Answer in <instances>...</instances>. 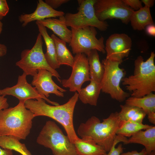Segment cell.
Returning <instances> with one entry per match:
<instances>
[{
  "label": "cell",
  "instance_id": "6da1fadb",
  "mask_svg": "<svg viewBox=\"0 0 155 155\" xmlns=\"http://www.w3.org/2000/svg\"><path fill=\"white\" fill-rule=\"evenodd\" d=\"M78 96V93L75 92L67 102L61 105H49L42 98L28 100L25 102V105L34 113L35 117L46 116L59 123L64 129L71 142L74 144L79 138L75 132L73 123V113Z\"/></svg>",
  "mask_w": 155,
  "mask_h": 155
},
{
  "label": "cell",
  "instance_id": "7a4b0ae2",
  "mask_svg": "<svg viewBox=\"0 0 155 155\" xmlns=\"http://www.w3.org/2000/svg\"><path fill=\"white\" fill-rule=\"evenodd\" d=\"M120 121L117 112L111 113L102 122L93 116L80 125L78 133L81 138L92 140L108 152L113 145Z\"/></svg>",
  "mask_w": 155,
  "mask_h": 155
},
{
  "label": "cell",
  "instance_id": "3957f363",
  "mask_svg": "<svg viewBox=\"0 0 155 155\" xmlns=\"http://www.w3.org/2000/svg\"><path fill=\"white\" fill-rule=\"evenodd\" d=\"M155 57L153 52L145 61L142 56H138L133 74L122 79V84L131 93V96L142 97L155 92Z\"/></svg>",
  "mask_w": 155,
  "mask_h": 155
},
{
  "label": "cell",
  "instance_id": "277c9868",
  "mask_svg": "<svg viewBox=\"0 0 155 155\" xmlns=\"http://www.w3.org/2000/svg\"><path fill=\"white\" fill-rule=\"evenodd\" d=\"M25 102L20 101L14 107L0 111V136H12L20 140L28 135L35 117Z\"/></svg>",
  "mask_w": 155,
  "mask_h": 155
},
{
  "label": "cell",
  "instance_id": "5b68a950",
  "mask_svg": "<svg viewBox=\"0 0 155 155\" xmlns=\"http://www.w3.org/2000/svg\"><path fill=\"white\" fill-rule=\"evenodd\" d=\"M36 142L50 149L53 155H79L74 144L53 121H47L38 136Z\"/></svg>",
  "mask_w": 155,
  "mask_h": 155
},
{
  "label": "cell",
  "instance_id": "8992f818",
  "mask_svg": "<svg viewBox=\"0 0 155 155\" xmlns=\"http://www.w3.org/2000/svg\"><path fill=\"white\" fill-rule=\"evenodd\" d=\"M43 44L42 36L39 33L34 46L30 49H25L22 51L21 59L16 63V65L27 75L33 76L39 70H46L51 73L61 82L58 72L52 68L46 61L43 51Z\"/></svg>",
  "mask_w": 155,
  "mask_h": 155
},
{
  "label": "cell",
  "instance_id": "52a82bcc",
  "mask_svg": "<svg viewBox=\"0 0 155 155\" xmlns=\"http://www.w3.org/2000/svg\"><path fill=\"white\" fill-rule=\"evenodd\" d=\"M101 63L104 69V72L100 83L101 90L119 102L125 101L129 97V94L124 91L120 86L121 82L125 73L124 69L119 67L121 62L112 61L106 58L102 60Z\"/></svg>",
  "mask_w": 155,
  "mask_h": 155
},
{
  "label": "cell",
  "instance_id": "ba28073f",
  "mask_svg": "<svg viewBox=\"0 0 155 155\" xmlns=\"http://www.w3.org/2000/svg\"><path fill=\"white\" fill-rule=\"evenodd\" d=\"M96 0H78V12L67 13L64 17L67 26L74 28L88 26L96 28L101 31H106L108 25L105 21H100L96 17L94 8Z\"/></svg>",
  "mask_w": 155,
  "mask_h": 155
},
{
  "label": "cell",
  "instance_id": "9c48e42d",
  "mask_svg": "<svg viewBox=\"0 0 155 155\" xmlns=\"http://www.w3.org/2000/svg\"><path fill=\"white\" fill-rule=\"evenodd\" d=\"M72 37L69 46L73 54L84 53L86 56L93 50L104 54L106 53L104 38L96 37L97 32L95 28L88 26L84 28H71Z\"/></svg>",
  "mask_w": 155,
  "mask_h": 155
},
{
  "label": "cell",
  "instance_id": "30bf717a",
  "mask_svg": "<svg viewBox=\"0 0 155 155\" xmlns=\"http://www.w3.org/2000/svg\"><path fill=\"white\" fill-rule=\"evenodd\" d=\"M96 15L100 21L107 19H119L127 24L134 11L123 0H96L94 4Z\"/></svg>",
  "mask_w": 155,
  "mask_h": 155
},
{
  "label": "cell",
  "instance_id": "8fae6325",
  "mask_svg": "<svg viewBox=\"0 0 155 155\" xmlns=\"http://www.w3.org/2000/svg\"><path fill=\"white\" fill-rule=\"evenodd\" d=\"M72 71L69 77L61 80L62 86L68 88L70 91L78 92L83 84L90 81L88 61L84 53L75 54L72 66Z\"/></svg>",
  "mask_w": 155,
  "mask_h": 155
},
{
  "label": "cell",
  "instance_id": "7c38bea8",
  "mask_svg": "<svg viewBox=\"0 0 155 155\" xmlns=\"http://www.w3.org/2000/svg\"><path fill=\"white\" fill-rule=\"evenodd\" d=\"M27 75L24 73L18 77L17 83L11 87L0 90V95H11L18 98L19 101L25 102L29 99L36 100L42 98L53 105L59 104L51 100L46 97L40 94L36 88L29 83L26 79Z\"/></svg>",
  "mask_w": 155,
  "mask_h": 155
},
{
  "label": "cell",
  "instance_id": "4fadbf2b",
  "mask_svg": "<svg viewBox=\"0 0 155 155\" xmlns=\"http://www.w3.org/2000/svg\"><path fill=\"white\" fill-rule=\"evenodd\" d=\"M132 45L131 38L125 33H114L107 39L105 45L106 58L122 62L129 56Z\"/></svg>",
  "mask_w": 155,
  "mask_h": 155
},
{
  "label": "cell",
  "instance_id": "5bb4252c",
  "mask_svg": "<svg viewBox=\"0 0 155 155\" xmlns=\"http://www.w3.org/2000/svg\"><path fill=\"white\" fill-rule=\"evenodd\" d=\"M53 74L48 71L39 69L33 76L31 84L34 86L40 94L47 98L51 94L63 97V92L67 90L59 86L53 81Z\"/></svg>",
  "mask_w": 155,
  "mask_h": 155
},
{
  "label": "cell",
  "instance_id": "9a60e30c",
  "mask_svg": "<svg viewBox=\"0 0 155 155\" xmlns=\"http://www.w3.org/2000/svg\"><path fill=\"white\" fill-rule=\"evenodd\" d=\"M65 13L61 11H57L51 7L45 1L39 0L35 11L30 14H23L18 17L22 26L25 27L29 23L34 21H39L44 19L60 17L64 16Z\"/></svg>",
  "mask_w": 155,
  "mask_h": 155
},
{
  "label": "cell",
  "instance_id": "2e32d148",
  "mask_svg": "<svg viewBox=\"0 0 155 155\" xmlns=\"http://www.w3.org/2000/svg\"><path fill=\"white\" fill-rule=\"evenodd\" d=\"M36 22L52 30L59 38L69 43L72 37V32L67 26L64 16L59 19L49 18Z\"/></svg>",
  "mask_w": 155,
  "mask_h": 155
},
{
  "label": "cell",
  "instance_id": "e0dca14e",
  "mask_svg": "<svg viewBox=\"0 0 155 155\" xmlns=\"http://www.w3.org/2000/svg\"><path fill=\"white\" fill-rule=\"evenodd\" d=\"M137 144L144 146L148 155L155 151V126H151L145 131L140 130L127 139L125 144Z\"/></svg>",
  "mask_w": 155,
  "mask_h": 155
},
{
  "label": "cell",
  "instance_id": "ac0fdd59",
  "mask_svg": "<svg viewBox=\"0 0 155 155\" xmlns=\"http://www.w3.org/2000/svg\"><path fill=\"white\" fill-rule=\"evenodd\" d=\"M36 23L46 44V52L44 56L47 62L53 69L56 70L59 68L60 65L57 60L55 46L53 39L49 35L46 27L37 22Z\"/></svg>",
  "mask_w": 155,
  "mask_h": 155
},
{
  "label": "cell",
  "instance_id": "d6986e66",
  "mask_svg": "<svg viewBox=\"0 0 155 155\" xmlns=\"http://www.w3.org/2000/svg\"><path fill=\"white\" fill-rule=\"evenodd\" d=\"M90 84L86 87L81 88L78 92V97L84 104L96 106L101 91L100 83L90 78Z\"/></svg>",
  "mask_w": 155,
  "mask_h": 155
},
{
  "label": "cell",
  "instance_id": "ffe728a7",
  "mask_svg": "<svg viewBox=\"0 0 155 155\" xmlns=\"http://www.w3.org/2000/svg\"><path fill=\"white\" fill-rule=\"evenodd\" d=\"M51 37L54 41L55 48L56 57L59 65H65L71 67L74 61V57L68 49L66 42L54 34Z\"/></svg>",
  "mask_w": 155,
  "mask_h": 155
},
{
  "label": "cell",
  "instance_id": "44dd1931",
  "mask_svg": "<svg viewBox=\"0 0 155 155\" xmlns=\"http://www.w3.org/2000/svg\"><path fill=\"white\" fill-rule=\"evenodd\" d=\"M129 22L135 30H142L149 25L153 24L150 8L146 6L134 11L131 15Z\"/></svg>",
  "mask_w": 155,
  "mask_h": 155
},
{
  "label": "cell",
  "instance_id": "7402d4cb",
  "mask_svg": "<svg viewBox=\"0 0 155 155\" xmlns=\"http://www.w3.org/2000/svg\"><path fill=\"white\" fill-rule=\"evenodd\" d=\"M79 155H105L106 151L92 140L79 138L74 143Z\"/></svg>",
  "mask_w": 155,
  "mask_h": 155
},
{
  "label": "cell",
  "instance_id": "603a6c76",
  "mask_svg": "<svg viewBox=\"0 0 155 155\" xmlns=\"http://www.w3.org/2000/svg\"><path fill=\"white\" fill-rule=\"evenodd\" d=\"M87 56L90 78L100 83L104 74V69L100 61L98 51L92 50Z\"/></svg>",
  "mask_w": 155,
  "mask_h": 155
},
{
  "label": "cell",
  "instance_id": "cb8c5ba5",
  "mask_svg": "<svg viewBox=\"0 0 155 155\" xmlns=\"http://www.w3.org/2000/svg\"><path fill=\"white\" fill-rule=\"evenodd\" d=\"M125 104L140 108L147 115L155 112V94L152 92L140 98L131 96L125 100Z\"/></svg>",
  "mask_w": 155,
  "mask_h": 155
},
{
  "label": "cell",
  "instance_id": "d4e9b609",
  "mask_svg": "<svg viewBox=\"0 0 155 155\" xmlns=\"http://www.w3.org/2000/svg\"><path fill=\"white\" fill-rule=\"evenodd\" d=\"M120 111L118 115L120 121L130 120L142 123L146 114L141 109L126 104L120 105Z\"/></svg>",
  "mask_w": 155,
  "mask_h": 155
},
{
  "label": "cell",
  "instance_id": "484cf974",
  "mask_svg": "<svg viewBox=\"0 0 155 155\" xmlns=\"http://www.w3.org/2000/svg\"><path fill=\"white\" fill-rule=\"evenodd\" d=\"M151 126L130 120L121 121L116 133L117 135L129 137L138 131L145 130Z\"/></svg>",
  "mask_w": 155,
  "mask_h": 155
},
{
  "label": "cell",
  "instance_id": "4316f807",
  "mask_svg": "<svg viewBox=\"0 0 155 155\" xmlns=\"http://www.w3.org/2000/svg\"><path fill=\"white\" fill-rule=\"evenodd\" d=\"M127 139L126 137L117 135L113 146L108 153L105 155H120L123 151L122 145L120 144L117 148L115 147L116 145L119 142H123L125 144Z\"/></svg>",
  "mask_w": 155,
  "mask_h": 155
},
{
  "label": "cell",
  "instance_id": "83f0119b",
  "mask_svg": "<svg viewBox=\"0 0 155 155\" xmlns=\"http://www.w3.org/2000/svg\"><path fill=\"white\" fill-rule=\"evenodd\" d=\"M123 1L134 10H137L143 7L142 2L139 0H123Z\"/></svg>",
  "mask_w": 155,
  "mask_h": 155
},
{
  "label": "cell",
  "instance_id": "f1b7e54d",
  "mask_svg": "<svg viewBox=\"0 0 155 155\" xmlns=\"http://www.w3.org/2000/svg\"><path fill=\"white\" fill-rule=\"evenodd\" d=\"M69 1V0H45V2L52 8L55 9Z\"/></svg>",
  "mask_w": 155,
  "mask_h": 155
},
{
  "label": "cell",
  "instance_id": "f546056e",
  "mask_svg": "<svg viewBox=\"0 0 155 155\" xmlns=\"http://www.w3.org/2000/svg\"><path fill=\"white\" fill-rule=\"evenodd\" d=\"M9 8L6 0H0V16L3 17L6 15Z\"/></svg>",
  "mask_w": 155,
  "mask_h": 155
},
{
  "label": "cell",
  "instance_id": "4dcf8cb0",
  "mask_svg": "<svg viewBox=\"0 0 155 155\" xmlns=\"http://www.w3.org/2000/svg\"><path fill=\"white\" fill-rule=\"evenodd\" d=\"M9 106L7 98L4 96L0 95V111L7 108Z\"/></svg>",
  "mask_w": 155,
  "mask_h": 155
},
{
  "label": "cell",
  "instance_id": "1f68e13d",
  "mask_svg": "<svg viewBox=\"0 0 155 155\" xmlns=\"http://www.w3.org/2000/svg\"><path fill=\"white\" fill-rule=\"evenodd\" d=\"M120 155H148L144 148L140 152L136 150H133L125 153H122Z\"/></svg>",
  "mask_w": 155,
  "mask_h": 155
},
{
  "label": "cell",
  "instance_id": "d6a6232c",
  "mask_svg": "<svg viewBox=\"0 0 155 155\" xmlns=\"http://www.w3.org/2000/svg\"><path fill=\"white\" fill-rule=\"evenodd\" d=\"M146 31L149 35L155 36V26L153 24L149 25L146 27Z\"/></svg>",
  "mask_w": 155,
  "mask_h": 155
},
{
  "label": "cell",
  "instance_id": "836d02e7",
  "mask_svg": "<svg viewBox=\"0 0 155 155\" xmlns=\"http://www.w3.org/2000/svg\"><path fill=\"white\" fill-rule=\"evenodd\" d=\"M13 150L7 149H3L0 147V155H13Z\"/></svg>",
  "mask_w": 155,
  "mask_h": 155
},
{
  "label": "cell",
  "instance_id": "e575fe53",
  "mask_svg": "<svg viewBox=\"0 0 155 155\" xmlns=\"http://www.w3.org/2000/svg\"><path fill=\"white\" fill-rule=\"evenodd\" d=\"M7 48L4 44L0 43V57H3L7 53Z\"/></svg>",
  "mask_w": 155,
  "mask_h": 155
},
{
  "label": "cell",
  "instance_id": "d590c367",
  "mask_svg": "<svg viewBox=\"0 0 155 155\" xmlns=\"http://www.w3.org/2000/svg\"><path fill=\"white\" fill-rule=\"evenodd\" d=\"M148 119L149 121L154 125L155 124V112L149 113L148 115Z\"/></svg>",
  "mask_w": 155,
  "mask_h": 155
},
{
  "label": "cell",
  "instance_id": "8d00e7d4",
  "mask_svg": "<svg viewBox=\"0 0 155 155\" xmlns=\"http://www.w3.org/2000/svg\"><path fill=\"white\" fill-rule=\"evenodd\" d=\"M141 1L144 4L145 6L150 8L154 5L155 1L154 0H142Z\"/></svg>",
  "mask_w": 155,
  "mask_h": 155
},
{
  "label": "cell",
  "instance_id": "74e56055",
  "mask_svg": "<svg viewBox=\"0 0 155 155\" xmlns=\"http://www.w3.org/2000/svg\"><path fill=\"white\" fill-rule=\"evenodd\" d=\"M3 27V23L0 20V34H1L2 31Z\"/></svg>",
  "mask_w": 155,
  "mask_h": 155
},
{
  "label": "cell",
  "instance_id": "f35d334b",
  "mask_svg": "<svg viewBox=\"0 0 155 155\" xmlns=\"http://www.w3.org/2000/svg\"><path fill=\"white\" fill-rule=\"evenodd\" d=\"M148 155H155V151H152Z\"/></svg>",
  "mask_w": 155,
  "mask_h": 155
},
{
  "label": "cell",
  "instance_id": "ab89813d",
  "mask_svg": "<svg viewBox=\"0 0 155 155\" xmlns=\"http://www.w3.org/2000/svg\"><path fill=\"white\" fill-rule=\"evenodd\" d=\"M3 18V17L0 16V20H1Z\"/></svg>",
  "mask_w": 155,
  "mask_h": 155
}]
</instances>
